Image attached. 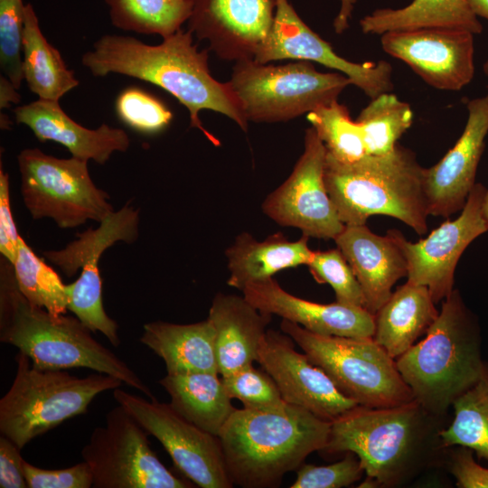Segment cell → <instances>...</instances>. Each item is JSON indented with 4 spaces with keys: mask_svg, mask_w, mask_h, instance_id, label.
<instances>
[{
    "mask_svg": "<svg viewBox=\"0 0 488 488\" xmlns=\"http://www.w3.org/2000/svg\"><path fill=\"white\" fill-rule=\"evenodd\" d=\"M163 39L150 45L131 36L106 34L82 55L81 63L94 77L121 74L164 89L188 109L191 126L215 145L217 139L199 117L202 109L223 114L247 131L248 120L230 85L211 76L208 51H198L192 33L180 29Z\"/></svg>",
    "mask_w": 488,
    "mask_h": 488,
    "instance_id": "1",
    "label": "cell"
},
{
    "mask_svg": "<svg viewBox=\"0 0 488 488\" xmlns=\"http://www.w3.org/2000/svg\"><path fill=\"white\" fill-rule=\"evenodd\" d=\"M442 419L416 400L388 408L357 405L331 421L320 452H352L378 487H396L438 462Z\"/></svg>",
    "mask_w": 488,
    "mask_h": 488,
    "instance_id": "2",
    "label": "cell"
},
{
    "mask_svg": "<svg viewBox=\"0 0 488 488\" xmlns=\"http://www.w3.org/2000/svg\"><path fill=\"white\" fill-rule=\"evenodd\" d=\"M330 427L331 421L292 404L236 408L218 436L230 480L244 488L280 485L286 473L324 448Z\"/></svg>",
    "mask_w": 488,
    "mask_h": 488,
    "instance_id": "3",
    "label": "cell"
},
{
    "mask_svg": "<svg viewBox=\"0 0 488 488\" xmlns=\"http://www.w3.org/2000/svg\"><path fill=\"white\" fill-rule=\"evenodd\" d=\"M76 316L55 315L32 305L20 292L14 266L0 259V341L18 348L41 370L90 369L111 375L154 398L123 360L98 342Z\"/></svg>",
    "mask_w": 488,
    "mask_h": 488,
    "instance_id": "4",
    "label": "cell"
},
{
    "mask_svg": "<svg viewBox=\"0 0 488 488\" xmlns=\"http://www.w3.org/2000/svg\"><path fill=\"white\" fill-rule=\"evenodd\" d=\"M395 360L415 400L444 418L478 380L484 364L478 321L457 289L443 300L425 337Z\"/></svg>",
    "mask_w": 488,
    "mask_h": 488,
    "instance_id": "5",
    "label": "cell"
},
{
    "mask_svg": "<svg viewBox=\"0 0 488 488\" xmlns=\"http://www.w3.org/2000/svg\"><path fill=\"white\" fill-rule=\"evenodd\" d=\"M424 170L415 153L399 144L385 155L341 162L328 153L324 179L344 225H362L373 215L398 219L418 235L427 230Z\"/></svg>",
    "mask_w": 488,
    "mask_h": 488,
    "instance_id": "6",
    "label": "cell"
},
{
    "mask_svg": "<svg viewBox=\"0 0 488 488\" xmlns=\"http://www.w3.org/2000/svg\"><path fill=\"white\" fill-rule=\"evenodd\" d=\"M15 361L13 383L0 399V432L20 449L65 420L86 413L97 395L124 384L101 372L80 378L65 370H41L21 351Z\"/></svg>",
    "mask_w": 488,
    "mask_h": 488,
    "instance_id": "7",
    "label": "cell"
},
{
    "mask_svg": "<svg viewBox=\"0 0 488 488\" xmlns=\"http://www.w3.org/2000/svg\"><path fill=\"white\" fill-rule=\"evenodd\" d=\"M280 328L357 405L388 408L415 400L396 360L372 338L322 335L284 319Z\"/></svg>",
    "mask_w": 488,
    "mask_h": 488,
    "instance_id": "8",
    "label": "cell"
},
{
    "mask_svg": "<svg viewBox=\"0 0 488 488\" xmlns=\"http://www.w3.org/2000/svg\"><path fill=\"white\" fill-rule=\"evenodd\" d=\"M248 121H287L337 100L351 80L320 72L311 61L274 66L254 60L236 62L228 81Z\"/></svg>",
    "mask_w": 488,
    "mask_h": 488,
    "instance_id": "9",
    "label": "cell"
},
{
    "mask_svg": "<svg viewBox=\"0 0 488 488\" xmlns=\"http://www.w3.org/2000/svg\"><path fill=\"white\" fill-rule=\"evenodd\" d=\"M17 162L23 201L34 220L50 218L61 229H72L89 220L101 222L114 211L108 192L93 183L88 161L26 148Z\"/></svg>",
    "mask_w": 488,
    "mask_h": 488,
    "instance_id": "10",
    "label": "cell"
},
{
    "mask_svg": "<svg viewBox=\"0 0 488 488\" xmlns=\"http://www.w3.org/2000/svg\"><path fill=\"white\" fill-rule=\"evenodd\" d=\"M105 426L97 427L81 449L90 467L94 488H191L159 460L145 429L121 405L106 414Z\"/></svg>",
    "mask_w": 488,
    "mask_h": 488,
    "instance_id": "11",
    "label": "cell"
},
{
    "mask_svg": "<svg viewBox=\"0 0 488 488\" xmlns=\"http://www.w3.org/2000/svg\"><path fill=\"white\" fill-rule=\"evenodd\" d=\"M113 397L166 450L177 469L202 488H231L220 439L155 397L113 389Z\"/></svg>",
    "mask_w": 488,
    "mask_h": 488,
    "instance_id": "12",
    "label": "cell"
},
{
    "mask_svg": "<svg viewBox=\"0 0 488 488\" xmlns=\"http://www.w3.org/2000/svg\"><path fill=\"white\" fill-rule=\"evenodd\" d=\"M326 153L315 130L307 128L303 154L286 181L266 197L262 211L276 223L296 228L302 235L334 239L345 225L325 187Z\"/></svg>",
    "mask_w": 488,
    "mask_h": 488,
    "instance_id": "13",
    "label": "cell"
},
{
    "mask_svg": "<svg viewBox=\"0 0 488 488\" xmlns=\"http://www.w3.org/2000/svg\"><path fill=\"white\" fill-rule=\"evenodd\" d=\"M486 191L482 183H475L459 217L445 221L417 242L407 240L398 230L387 231L406 258L408 281L427 286L435 304L455 289V271L465 249L488 230L482 212Z\"/></svg>",
    "mask_w": 488,
    "mask_h": 488,
    "instance_id": "14",
    "label": "cell"
},
{
    "mask_svg": "<svg viewBox=\"0 0 488 488\" xmlns=\"http://www.w3.org/2000/svg\"><path fill=\"white\" fill-rule=\"evenodd\" d=\"M315 61L347 76L352 84L371 99L393 89L392 66L386 61H350L298 16L288 0H277L272 29L254 61L267 63L278 60Z\"/></svg>",
    "mask_w": 488,
    "mask_h": 488,
    "instance_id": "15",
    "label": "cell"
},
{
    "mask_svg": "<svg viewBox=\"0 0 488 488\" xmlns=\"http://www.w3.org/2000/svg\"><path fill=\"white\" fill-rule=\"evenodd\" d=\"M380 36L383 51L408 65L431 87L458 91L474 78V34L470 32L421 28Z\"/></svg>",
    "mask_w": 488,
    "mask_h": 488,
    "instance_id": "16",
    "label": "cell"
},
{
    "mask_svg": "<svg viewBox=\"0 0 488 488\" xmlns=\"http://www.w3.org/2000/svg\"><path fill=\"white\" fill-rule=\"evenodd\" d=\"M276 382L286 402L304 408L332 421L357 406L343 395L327 374L294 348L285 333L267 330L260 341L257 360Z\"/></svg>",
    "mask_w": 488,
    "mask_h": 488,
    "instance_id": "17",
    "label": "cell"
},
{
    "mask_svg": "<svg viewBox=\"0 0 488 488\" xmlns=\"http://www.w3.org/2000/svg\"><path fill=\"white\" fill-rule=\"evenodd\" d=\"M188 30L228 61L254 60L275 20L277 0H192Z\"/></svg>",
    "mask_w": 488,
    "mask_h": 488,
    "instance_id": "18",
    "label": "cell"
},
{
    "mask_svg": "<svg viewBox=\"0 0 488 488\" xmlns=\"http://www.w3.org/2000/svg\"><path fill=\"white\" fill-rule=\"evenodd\" d=\"M468 117L455 145L435 165L424 170V192L429 215L449 217L462 210L475 184L488 134V91L466 104Z\"/></svg>",
    "mask_w": 488,
    "mask_h": 488,
    "instance_id": "19",
    "label": "cell"
},
{
    "mask_svg": "<svg viewBox=\"0 0 488 488\" xmlns=\"http://www.w3.org/2000/svg\"><path fill=\"white\" fill-rule=\"evenodd\" d=\"M241 292L259 311L314 333L358 339L372 338L374 333V314L365 307L308 301L286 292L273 277L250 283Z\"/></svg>",
    "mask_w": 488,
    "mask_h": 488,
    "instance_id": "20",
    "label": "cell"
},
{
    "mask_svg": "<svg viewBox=\"0 0 488 488\" xmlns=\"http://www.w3.org/2000/svg\"><path fill=\"white\" fill-rule=\"evenodd\" d=\"M138 211L125 205L99 222L96 230L79 233L78 239L64 249L44 251L43 257L67 277L74 276L81 268L77 280L68 285L71 297L84 303L99 301L102 299L99 258L118 241L133 243L138 237Z\"/></svg>",
    "mask_w": 488,
    "mask_h": 488,
    "instance_id": "21",
    "label": "cell"
},
{
    "mask_svg": "<svg viewBox=\"0 0 488 488\" xmlns=\"http://www.w3.org/2000/svg\"><path fill=\"white\" fill-rule=\"evenodd\" d=\"M350 264L372 314L385 304L398 280L408 276L406 258L387 233L380 236L365 224L345 225L333 239Z\"/></svg>",
    "mask_w": 488,
    "mask_h": 488,
    "instance_id": "22",
    "label": "cell"
},
{
    "mask_svg": "<svg viewBox=\"0 0 488 488\" xmlns=\"http://www.w3.org/2000/svg\"><path fill=\"white\" fill-rule=\"evenodd\" d=\"M16 122L28 127L41 142L65 146L71 156L105 164L115 152H126L130 139L125 130L102 124L87 128L70 117L59 101L39 99L14 110Z\"/></svg>",
    "mask_w": 488,
    "mask_h": 488,
    "instance_id": "23",
    "label": "cell"
},
{
    "mask_svg": "<svg viewBox=\"0 0 488 488\" xmlns=\"http://www.w3.org/2000/svg\"><path fill=\"white\" fill-rule=\"evenodd\" d=\"M207 318L215 329L218 371L221 377L256 361L271 314L257 309L243 296L218 293Z\"/></svg>",
    "mask_w": 488,
    "mask_h": 488,
    "instance_id": "24",
    "label": "cell"
},
{
    "mask_svg": "<svg viewBox=\"0 0 488 488\" xmlns=\"http://www.w3.org/2000/svg\"><path fill=\"white\" fill-rule=\"evenodd\" d=\"M308 240L302 235L291 241L279 231L263 240L247 231L239 233L225 250L230 271L227 284L242 291L249 284L273 277L283 269L307 266L314 253Z\"/></svg>",
    "mask_w": 488,
    "mask_h": 488,
    "instance_id": "25",
    "label": "cell"
},
{
    "mask_svg": "<svg viewBox=\"0 0 488 488\" xmlns=\"http://www.w3.org/2000/svg\"><path fill=\"white\" fill-rule=\"evenodd\" d=\"M141 343L165 363L167 373H218L216 334L211 322L173 324L155 321L145 324Z\"/></svg>",
    "mask_w": 488,
    "mask_h": 488,
    "instance_id": "26",
    "label": "cell"
},
{
    "mask_svg": "<svg viewBox=\"0 0 488 488\" xmlns=\"http://www.w3.org/2000/svg\"><path fill=\"white\" fill-rule=\"evenodd\" d=\"M438 314L428 288L407 281L374 314L372 339L397 359L427 333Z\"/></svg>",
    "mask_w": 488,
    "mask_h": 488,
    "instance_id": "27",
    "label": "cell"
},
{
    "mask_svg": "<svg viewBox=\"0 0 488 488\" xmlns=\"http://www.w3.org/2000/svg\"><path fill=\"white\" fill-rule=\"evenodd\" d=\"M218 375L213 372L167 373L159 380L176 412L217 436L236 409Z\"/></svg>",
    "mask_w": 488,
    "mask_h": 488,
    "instance_id": "28",
    "label": "cell"
},
{
    "mask_svg": "<svg viewBox=\"0 0 488 488\" xmlns=\"http://www.w3.org/2000/svg\"><path fill=\"white\" fill-rule=\"evenodd\" d=\"M368 34L421 28H447L481 33L483 26L466 0H413L403 8H381L360 21Z\"/></svg>",
    "mask_w": 488,
    "mask_h": 488,
    "instance_id": "29",
    "label": "cell"
},
{
    "mask_svg": "<svg viewBox=\"0 0 488 488\" xmlns=\"http://www.w3.org/2000/svg\"><path fill=\"white\" fill-rule=\"evenodd\" d=\"M22 45L23 80L39 99L59 101L79 85L73 70L42 34L31 4L25 5Z\"/></svg>",
    "mask_w": 488,
    "mask_h": 488,
    "instance_id": "30",
    "label": "cell"
},
{
    "mask_svg": "<svg viewBox=\"0 0 488 488\" xmlns=\"http://www.w3.org/2000/svg\"><path fill=\"white\" fill-rule=\"evenodd\" d=\"M454 418L439 433L444 449L465 446L488 461V361L478 380L452 404Z\"/></svg>",
    "mask_w": 488,
    "mask_h": 488,
    "instance_id": "31",
    "label": "cell"
},
{
    "mask_svg": "<svg viewBox=\"0 0 488 488\" xmlns=\"http://www.w3.org/2000/svg\"><path fill=\"white\" fill-rule=\"evenodd\" d=\"M114 26L167 37L181 29L192 13V0H105Z\"/></svg>",
    "mask_w": 488,
    "mask_h": 488,
    "instance_id": "32",
    "label": "cell"
},
{
    "mask_svg": "<svg viewBox=\"0 0 488 488\" xmlns=\"http://www.w3.org/2000/svg\"><path fill=\"white\" fill-rule=\"evenodd\" d=\"M367 155L391 152L399 137L411 127L413 111L408 103L390 92L371 99L356 118Z\"/></svg>",
    "mask_w": 488,
    "mask_h": 488,
    "instance_id": "33",
    "label": "cell"
},
{
    "mask_svg": "<svg viewBox=\"0 0 488 488\" xmlns=\"http://www.w3.org/2000/svg\"><path fill=\"white\" fill-rule=\"evenodd\" d=\"M13 266L18 288L32 305L55 315L66 313L69 303L67 285L33 252L21 235Z\"/></svg>",
    "mask_w": 488,
    "mask_h": 488,
    "instance_id": "34",
    "label": "cell"
},
{
    "mask_svg": "<svg viewBox=\"0 0 488 488\" xmlns=\"http://www.w3.org/2000/svg\"><path fill=\"white\" fill-rule=\"evenodd\" d=\"M307 119L333 158L354 162L367 155L358 123L338 100L309 112Z\"/></svg>",
    "mask_w": 488,
    "mask_h": 488,
    "instance_id": "35",
    "label": "cell"
},
{
    "mask_svg": "<svg viewBox=\"0 0 488 488\" xmlns=\"http://www.w3.org/2000/svg\"><path fill=\"white\" fill-rule=\"evenodd\" d=\"M307 267L316 282L332 286L337 302L364 307L365 299L360 283L338 248L314 250Z\"/></svg>",
    "mask_w": 488,
    "mask_h": 488,
    "instance_id": "36",
    "label": "cell"
},
{
    "mask_svg": "<svg viewBox=\"0 0 488 488\" xmlns=\"http://www.w3.org/2000/svg\"><path fill=\"white\" fill-rule=\"evenodd\" d=\"M221 380L229 397L241 401L246 408L275 409L288 404L271 376L252 364L221 377Z\"/></svg>",
    "mask_w": 488,
    "mask_h": 488,
    "instance_id": "37",
    "label": "cell"
},
{
    "mask_svg": "<svg viewBox=\"0 0 488 488\" xmlns=\"http://www.w3.org/2000/svg\"><path fill=\"white\" fill-rule=\"evenodd\" d=\"M25 5L23 0H0L1 70L19 89L23 74V32Z\"/></svg>",
    "mask_w": 488,
    "mask_h": 488,
    "instance_id": "38",
    "label": "cell"
},
{
    "mask_svg": "<svg viewBox=\"0 0 488 488\" xmlns=\"http://www.w3.org/2000/svg\"><path fill=\"white\" fill-rule=\"evenodd\" d=\"M116 111L126 125L147 134L163 130L173 117L172 112L160 99L136 87L119 93Z\"/></svg>",
    "mask_w": 488,
    "mask_h": 488,
    "instance_id": "39",
    "label": "cell"
},
{
    "mask_svg": "<svg viewBox=\"0 0 488 488\" xmlns=\"http://www.w3.org/2000/svg\"><path fill=\"white\" fill-rule=\"evenodd\" d=\"M364 470L356 455L346 452L345 456L328 465L303 464L296 473L291 488H341L362 478Z\"/></svg>",
    "mask_w": 488,
    "mask_h": 488,
    "instance_id": "40",
    "label": "cell"
},
{
    "mask_svg": "<svg viewBox=\"0 0 488 488\" xmlns=\"http://www.w3.org/2000/svg\"><path fill=\"white\" fill-rule=\"evenodd\" d=\"M23 473L28 488H90L93 476L89 465L80 462L63 469H42L23 460Z\"/></svg>",
    "mask_w": 488,
    "mask_h": 488,
    "instance_id": "41",
    "label": "cell"
},
{
    "mask_svg": "<svg viewBox=\"0 0 488 488\" xmlns=\"http://www.w3.org/2000/svg\"><path fill=\"white\" fill-rule=\"evenodd\" d=\"M448 460V470L459 488H488V468L479 465L474 451L465 446H454Z\"/></svg>",
    "mask_w": 488,
    "mask_h": 488,
    "instance_id": "42",
    "label": "cell"
},
{
    "mask_svg": "<svg viewBox=\"0 0 488 488\" xmlns=\"http://www.w3.org/2000/svg\"><path fill=\"white\" fill-rule=\"evenodd\" d=\"M9 177L0 170V253L14 264L18 247L19 232L10 204Z\"/></svg>",
    "mask_w": 488,
    "mask_h": 488,
    "instance_id": "43",
    "label": "cell"
},
{
    "mask_svg": "<svg viewBox=\"0 0 488 488\" xmlns=\"http://www.w3.org/2000/svg\"><path fill=\"white\" fill-rule=\"evenodd\" d=\"M21 449L5 436H0V487L28 488Z\"/></svg>",
    "mask_w": 488,
    "mask_h": 488,
    "instance_id": "44",
    "label": "cell"
},
{
    "mask_svg": "<svg viewBox=\"0 0 488 488\" xmlns=\"http://www.w3.org/2000/svg\"><path fill=\"white\" fill-rule=\"evenodd\" d=\"M14 84L5 77H0V108H6L11 104H17L21 100V96Z\"/></svg>",
    "mask_w": 488,
    "mask_h": 488,
    "instance_id": "45",
    "label": "cell"
},
{
    "mask_svg": "<svg viewBox=\"0 0 488 488\" xmlns=\"http://www.w3.org/2000/svg\"><path fill=\"white\" fill-rule=\"evenodd\" d=\"M355 2L356 0H341V8L333 23L337 33H342L348 27Z\"/></svg>",
    "mask_w": 488,
    "mask_h": 488,
    "instance_id": "46",
    "label": "cell"
},
{
    "mask_svg": "<svg viewBox=\"0 0 488 488\" xmlns=\"http://www.w3.org/2000/svg\"><path fill=\"white\" fill-rule=\"evenodd\" d=\"M473 13L488 21V0H466Z\"/></svg>",
    "mask_w": 488,
    "mask_h": 488,
    "instance_id": "47",
    "label": "cell"
},
{
    "mask_svg": "<svg viewBox=\"0 0 488 488\" xmlns=\"http://www.w3.org/2000/svg\"><path fill=\"white\" fill-rule=\"evenodd\" d=\"M482 212H483V217L488 227V190L486 191L483 200Z\"/></svg>",
    "mask_w": 488,
    "mask_h": 488,
    "instance_id": "48",
    "label": "cell"
},
{
    "mask_svg": "<svg viewBox=\"0 0 488 488\" xmlns=\"http://www.w3.org/2000/svg\"><path fill=\"white\" fill-rule=\"evenodd\" d=\"M0 121H1V128H4V129L9 128L10 126L12 125L11 120L9 119V117L5 114L3 115L2 112H1V120Z\"/></svg>",
    "mask_w": 488,
    "mask_h": 488,
    "instance_id": "49",
    "label": "cell"
},
{
    "mask_svg": "<svg viewBox=\"0 0 488 488\" xmlns=\"http://www.w3.org/2000/svg\"><path fill=\"white\" fill-rule=\"evenodd\" d=\"M483 70L488 76V60H486L485 62L483 63Z\"/></svg>",
    "mask_w": 488,
    "mask_h": 488,
    "instance_id": "50",
    "label": "cell"
}]
</instances>
